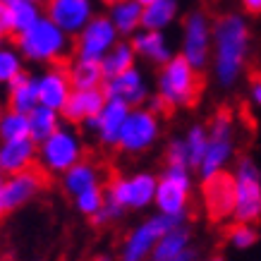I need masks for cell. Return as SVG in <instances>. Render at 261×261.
Returning <instances> with one entry per match:
<instances>
[{
  "instance_id": "cell-21",
  "label": "cell",
  "mask_w": 261,
  "mask_h": 261,
  "mask_svg": "<svg viewBox=\"0 0 261 261\" xmlns=\"http://www.w3.org/2000/svg\"><path fill=\"white\" fill-rule=\"evenodd\" d=\"M132 46H135L137 56L146 58L149 63L159 65V67H163L173 58L170 43H168L163 32H146V29H142V32H137L132 36Z\"/></svg>"
},
{
  "instance_id": "cell-39",
  "label": "cell",
  "mask_w": 261,
  "mask_h": 261,
  "mask_svg": "<svg viewBox=\"0 0 261 261\" xmlns=\"http://www.w3.org/2000/svg\"><path fill=\"white\" fill-rule=\"evenodd\" d=\"M249 96H252V103L261 108V77L252 82V89H249Z\"/></svg>"
},
{
  "instance_id": "cell-11",
  "label": "cell",
  "mask_w": 261,
  "mask_h": 261,
  "mask_svg": "<svg viewBox=\"0 0 261 261\" xmlns=\"http://www.w3.org/2000/svg\"><path fill=\"white\" fill-rule=\"evenodd\" d=\"M46 170L43 168H29L24 173L8 175L5 185L0 190V218L15 214L17 208H22L24 204H29L43 187H46Z\"/></svg>"
},
{
  "instance_id": "cell-35",
  "label": "cell",
  "mask_w": 261,
  "mask_h": 261,
  "mask_svg": "<svg viewBox=\"0 0 261 261\" xmlns=\"http://www.w3.org/2000/svg\"><path fill=\"white\" fill-rule=\"evenodd\" d=\"M168 166H180V168H190V156H187V146L185 139H173L170 146L166 151Z\"/></svg>"
},
{
  "instance_id": "cell-20",
  "label": "cell",
  "mask_w": 261,
  "mask_h": 261,
  "mask_svg": "<svg viewBox=\"0 0 261 261\" xmlns=\"http://www.w3.org/2000/svg\"><path fill=\"white\" fill-rule=\"evenodd\" d=\"M39 159V144L29 139H17V142L0 144V173L17 175L34 168V161Z\"/></svg>"
},
{
  "instance_id": "cell-8",
  "label": "cell",
  "mask_w": 261,
  "mask_h": 261,
  "mask_svg": "<svg viewBox=\"0 0 261 261\" xmlns=\"http://www.w3.org/2000/svg\"><path fill=\"white\" fill-rule=\"evenodd\" d=\"M194 70H204L214 56V27L204 12H190L182 24V53Z\"/></svg>"
},
{
  "instance_id": "cell-41",
  "label": "cell",
  "mask_w": 261,
  "mask_h": 261,
  "mask_svg": "<svg viewBox=\"0 0 261 261\" xmlns=\"http://www.w3.org/2000/svg\"><path fill=\"white\" fill-rule=\"evenodd\" d=\"M8 8H12V5H19V3H36V5H41L43 0H3Z\"/></svg>"
},
{
  "instance_id": "cell-33",
  "label": "cell",
  "mask_w": 261,
  "mask_h": 261,
  "mask_svg": "<svg viewBox=\"0 0 261 261\" xmlns=\"http://www.w3.org/2000/svg\"><path fill=\"white\" fill-rule=\"evenodd\" d=\"M103 204H106V190H103V187H91V190L82 192L80 197H74L77 211H80L82 216H89V218H94L103 208Z\"/></svg>"
},
{
  "instance_id": "cell-31",
  "label": "cell",
  "mask_w": 261,
  "mask_h": 261,
  "mask_svg": "<svg viewBox=\"0 0 261 261\" xmlns=\"http://www.w3.org/2000/svg\"><path fill=\"white\" fill-rule=\"evenodd\" d=\"M24 74V58L17 50V46H0V84H12V82Z\"/></svg>"
},
{
  "instance_id": "cell-25",
  "label": "cell",
  "mask_w": 261,
  "mask_h": 261,
  "mask_svg": "<svg viewBox=\"0 0 261 261\" xmlns=\"http://www.w3.org/2000/svg\"><path fill=\"white\" fill-rule=\"evenodd\" d=\"M67 70H70L72 89H103V84H106L103 67L96 60L74 58L72 63H67Z\"/></svg>"
},
{
  "instance_id": "cell-17",
  "label": "cell",
  "mask_w": 261,
  "mask_h": 261,
  "mask_svg": "<svg viewBox=\"0 0 261 261\" xmlns=\"http://www.w3.org/2000/svg\"><path fill=\"white\" fill-rule=\"evenodd\" d=\"M129 113H132V108H129L127 103L108 98L106 106H103V111L98 113L96 118L89 120V122H84V127L94 132L96 139H98L103 146H118L120 132H122Z\"/></svg>"
},
{
  "instance_id": "cell-15",
  "label": "cell",
  "mask_w": 261,
  "mask_h": 261,
  "mask_svg": "<svg viewBox=\"0 0 261 261\" xmlns=\"http://www.w3.org/2000/svg\"><path fill=\"white\" fill-rule=\"evenodd\" d=\"M46 17L70 36L77 34L94 19V3L91 0H46Z\"/></svg>"
},
{
  "instance_id": "cell-24",
  "label": "cell",
  "mask_w": 261,
  "mask_h": 261,
  "mask_svg": "<svg viewBox=\"0 0 261 261\" xmlns=\"http://www.w3.org/2000/svg\"><path fill=\"white\" fill-rule=\"evenodd\" d=\"M91 187H101V170L91 161H80L63 175V190L72 197H80Z\"/></svg>"
},
{
  "instance_id": "cell-38",
  "label": "cell",
  "mask_w": 261,
  "mask_h": 261,
  "mask_svg": "<svg viewBox=\"0 0 261 261\" xmlns=\"http://www.w3.org/2000/svg\"><path fill=\"white\" fill-rule=\"evenodd\" d=\"M149 111L156 113V115H163V113H168L170 108H168V103L163 101L161 96H153V98H151V103H149Z\"/></svg>"
},
{
  "instance_id": "cell-36",
  "label": "cell",
  "mask_w": 261,
  "mask_h": 261,
  "mask_svg": "<svg viewBox=\"0 0 261 261\" xmlns=\"http://www.w3.org/2000/svg\"><path fill=\"white\" fill-rule=\"evenodd\" d=\"M122 214H125V208H122V206H118L115 201H113V199L106 197V204H103V208L94 216V218H91V221H94V225H108V223L118 221Z\"/></svg>"
},
{
  "instance_id": "cell-23",
  "label": "cell",
  "mask_w": 261,
  "mask_h": 261,
  "mask_svg": "<svg viewBox=\"0 0 261 261\" xmlns=\"http://www.w3.org/2000/svg\"><path fill=\"white\" fill-rule=\"evenodd\" d=\"M108 19L118 29L120 36H135L137 32H142L144 5H139L137 0H120V3L111 5Z\"/></svg>"
},
{
  "instance_id": "cell-6",
  "label": "cell",
  "mask_w": 261,
  "mask_h": 261,
  "mask_svg": "<svg viewBox=\"0 0 261 261\" xmlns=\"http://www.w3.org/2000/svg\"><path fill=\"white\" fill-rule=\"evenodd\" d=\"M185 218L187 216H166L159 214L149 218L146 223L137 225L129 235H127L125 245H122V252H120V259L122 261H146L151 259V254L159 245V240L170 232L177 225H185Z\"/></svg>"
},
{
  "instance_id": "cell-13",
  "label": "cell",
  "mask_w": 261,
  "mask_h": 261,
  "mask_svg": "<svg viewBox=\"0 0 261 261\" xmlns=\"http://www.w3.org/2000/svg\"><path fill=\"white\" fill-rule=\"evenodd\" d=\"M161 137V120L149 108H132L122 132H120L118 149L125 153H142L151 149Z\"/></svg>"
},
{
  "instance_id": "cell-40",
  "label": "cell",
  "mask_w": 261,
  "mask_h": 261,
  "mask_svg": "<svg viewBox=\"0 0 261 261\" xmlns=\"http://www.w3.org/2000/svg\"><path fill=\"white\" fill-rule=\"evenodd\" d=\"M242 8L249 15H261V0H242Z\"/></svg>"
},
{
  "instance_id": "cell-22",
  "label": "cell",
  "mask_w": 261,
  "mask_h": 261,
  "mask_svg": "<svg viewBox=\"0 0 261 261\" xmlns=\"http://www.w3.org/2000/svg\"><path fill=\"white\" fill-rule=\"evenodd\" d=\"M41 106L39 103V89H36V77L32 74H19L12 84H8V108L10 111H17V113H29Z\"/></svg>"
},
{
  "instance_id": "cell-12",
  "label": "cell",
  "mask_w": 261,
  "mask_h": 261,
  "mask_svg": "<svg viewBox=\"0 0 261 261\" xmlns=\"http://www.w3.org/2000/svg\"><path fill=\"white\" fill-rule=\"evenodd\" d=\"M118 41H120V34H118V29L113 27L111 19H108V15H96L94 19L74 36V53H77V58L101 63L103 58L108 56V50H111Z\"/></svg>"
},
{
  "instance_id": "cell-37",
  "label": "cell",
  "mask_w": 261,
  "mask_h": 261,
  "mask_svg": "<svg viewBox=\"0 0 261 261\" xmlns=\"http://www.w3.org/2000/svg\"><path fill=\"white\" fill-rule=\"evenodd\" d=\"M12 34V17H10V8L0 0V39H5Z\"/></svg>"
},
{
  "instance_id": "cell-30",
  "label": "cell",
  "mask_w": 261,
  "mask_h": 261,
  "mask_svg": "<svg viewBox=\"0 0 261 261\" xmlns=\"http://www.w3.org/2000/svg\"><path fill=\"white\" fill-rule=\"evenodd\" d=\"M185 146H187V156H190V168L199 170L206 156V149H208V127L192 125L190 132L185 135Z\"/></svg>"
},
{
  "instance_id": "cell-19",
  "label": "cell",
  "mask_w": 261,
  "mask_h": 261,
  "mask_svg": "<svg viewBox=\"0 0 261 261\" xmlns=\"http://www.w3.org/2000/svg\"><path fill=\"white\" fill-rule=\"evenodd\" d=\"M106 101L108 98L103 94V89H74L60 115L70 125H84L103 111Z\"/></svg>"
},
{
  "instance_id": "cell-42",
  "label": "cell",
  "mask_w": 261,
  "mask_h": 261,
  "mask_svg": "<svg viewBox=\"0 0 261 261\" xmlns=\"http://www.w3.org/2000/svg\"><path fill=\"white\" fill-rule=\"evenodd\" d=\"M137 3H139V5H144V8H146V5H151V3H159V0H137Z\"/></svg>"
},
{
  "instance_id": "cell-44",
  "label": "cell",
  "mask_w": 261,
  "mask_h": 261,
  "mask_svg": "<svg viewBox=\"0 0 261 261\" xmlns=\"http://www.w3.org/2000/svg\"><path fill=\"white\" fill-rule=\"evenodd\" d=\"M101 3H106V5H115V3H120V0H101Z\"/></svg>"
},
{
  "instance_id": "cell-1",
  "label": "cell",
  "mask_w": 261,
  "mask_h": 261,
  "mask_svg": "<svg viewBox=\"0 0 261 261\" xmlns=\"http://www.w3.org/2000/svg\"><path fill=\"white\" fill-rule=\"evenodd\" d=\"M249 48H252V32H249V24L245 17L230 12V15L216 19L211 67H214V77L221 87L238 84L247 67Z\"/></svg>"
},
{
  "instance_id": "cell-5",
  "label": "cell",
  "mask_w": 261,
  "mask_h": 261,
  "mask_svg": "<svg viewBox=\"0 0 261 261\" xmlns=\"http://www.w3.org/2000/svg\"><path fill=\"white\" fill-rule=\"evenodd\" d=\"M235 221L256 223L261 218V170L249 156H242L235 166Z\"/></svg>"
},
{
  "instance_id": "cell-46",
  "label": "cell",
  "mask_w": 261,
  "mask_h": 261,
  "mask_svg": "<svg viewBox=\"0 0 261 261\" xmlns=\"http://www.w3.org/2000/svg\"><path fill=\"white\" fill-rule=\"evenodd\" d=\"M211 261H223V256H214V259H211Z\"/></svg>"
},
{
  "instance_id": "cell-29",
  "label": "cell",
  "mask_w": 261,
  "mask_h": 261,
  "mask_svg": "<svg viewBox=\"0 0 261 261\" xmlns=\"http://www.w3.org/2000/svg\"><path fill=\"white\" fill-rule=\"evenodd\" d=\"M29 115L17 111H5L0 115V142H17L29 139Z\"/></svg>"
},
{
  "instance_id": "cell-34",
  "label": "cell",
  "mask_w": 261,
  "mask_h": 261,
  "mask_svg": "<svg viewBox=\"0 0 261 261\" xmlns=\"http://www.w3.org/2000/svg\"><path fill=\"white\" fill-rule=\"evenodd\" d=\"M256 240H259V232L252 223H235V228L230 230V245L235 249H249L256 245Z\"/></svg>"
},
{
  "instance_id": "cell-18",
  "label": "cell",
  "mask_w": 261,
  "mask_h": 261,
  "mask_svg": "<svg viewBox=\"0 0 261 261\" xmlns=\"http://www.w3.org/2000/svg\"><path fill=\"white\" fill-rule=\"evenodd\" d=\"M103 94L106 98H113V101H122L127 103L129 108H139L144 101H146V82H144V74L137 67L122 72L113 80H106L103 84Z\"/></svg>"
},
{
  "instance_id": "cell-2",
  "label": "cell",
  "mask_w": 261,
  "mask_h": 261,
  "mask_svg": "<svg viewBox=\"0 0 261 261\" xmlns=\"http://www.w3.org/2000/svg\"><path fill=\"white\" fill-rule=\"evenodd\" d=\"M70 34H65L53 19L46 15L34 24L29 32L17 36V50L24 60L43 65H60L70 53Z\"/></svg>"
},
{
  "instance_id": "cell-9",
  "label": "cell",
  "mask_w": 261,
  "mask_h": 261,
  "mask_svg": "<svg viewBox=\"0 0 261 261\" xmlns=\"http://www.w3.org/2000/svg\"><path fill=\"white\" fill-rule=\"evenodd\" d=\"M190 190H192L190 168L168 166L163 170V175L159 177V190H156V201H153L159 206V214L187 216Z\"/></svg>"
},
{
  "instance_id": "cell-43",
  "label": "cell",
  "mask_w": 261,
  "mask_h": 261,
  "mask_svg": "<svg viewBox=\"0 0 261 261\" xmlns=\"http://www.w3.org/2000/svg\"><path fill=\"white\" fill-rule=\"evenodd\" d=\"M94 261H113V259H111V256H96Z\"/></svg>"
},
{
  "instance_id": "cell-10",
  "label": "cell",
  "mask_w": 261,
  "mask_h": 261,
  "mask_svg": "<svg viewBox=\"0 0 261 261\" xmlns=\"http://www.w3.org/2000/svg\"><path fill=\"white\" fill-rule=\"evenodd\" d=\"M159 177L151 173H137L132 177H113L106 187V197L122 208H146L156 201Z\"/></svg>"
},
{
  "instance_id": "cell-47",
  "label": "cell",
  "mask_w": 261,
  "mask_h": 261,
  "mask_svg": "<svg viewBox=\"0 0 261 261\" xmlns=\"http://www.w3.org/2000/svg\"><path fill=\"white\" fill-rule=\"evenodd\" d=\"M0 115H3V113H0Z\"/></svg>"
},
{
  "instance_id": "cell-7",
  "label": "cell",
  "mask_w": 261,
  "mask_h": 261,
  "mask_svg": "<svg viewBox=\"0 0 261 261\" xmlns=\"http://www.w3.org/2000/svg\"><path fill=\"white\" fill-rule=\"evenodd\" d=\"M232 153H235V122L230 118V113L221 111L211 120V127H208V149L199 166L201 180L216 173H223L232 159Z\"/></svg>"
},
{
  "instance_id": "cell-3",
  "label": "cell",
  "mask_w": 261,
  "mask_h": 261,
  "mask_svg": "<svg viewBox=\"0 0 261 261\" xmlns=\"http://www.w3.org/2000/svg\"><path fill=\"white\" fill-rule=\"evenodd\" d=\"M159 96L168 103V108H192L199 101L204 82L182 56H173L159 72Z\"/></svg>"
},
{
  "instance_id": "cell-28",
  "label": "cell",
  "mask_w": 261,
  "mask_h": 261,
  "mask_svg": "<svg viewBox=\"0 0 261 261\" xmlns=\"http://www.w3.org/2000/svg\"><path fill=\"white\" fill-rule=\"evenodd\" d=\"M60 113L53 111V108H46V106H36L32 113H29V135L36 144L46 142L50 135H56L60 129Z\"/></svg>"
},
{
  "instance_id": "cell-14",
  "label": "cell",
  "mask_w": 261,
  "mask_h": 261,
  "mask_svg": "<svg viewBox=\"0 0 261 261\" xmlns=\"http://www.w3.org/2000/svg\"><path fill=\"white\" fill-rule=\"evenodd\" d=\"M204 194L206 214L211 216V221H225L230 216H235V175L223 170L211 177H206L201 185Z\"/></svg>"
},
{
  "instance_id": "cell-26",
  "label": "cell",
  "mask_w": 261,
  "mask_h": 261,
  "mask_svg": "<svg viewBox=\"0 0 261 261\" xmlns=\"http://www.w3.org/2000/svg\"><path fill=\"white\" fill-rule=\"evenodd\" d=\"M137 58L139 56H137L132 41H118V43L108 50V56L101 60V67H103L106 80H113V77H118V74H122V72L132 70Z\"/></svg>"
},
{
  "instance_id": "cell-32",
  "label": "cell",
  "mask_w": 261,
  "mask_h": 261,
  "mask_svg": "<svg viewBox=\"0 0 261 261\" xmlns=\"http://www.w3.org/2000/svg\"><path fill=\"white\" fill-rule=\"evenodd\" d=\"M10 17H12V34L19 36V34L29 32L34 24L43 17V10L36 3H19V5H12L10 8Z\"/></svg>"
},
{
  "instance_id": "cell-4",
  "label": "cell",
  "mask_w": 261,
  "mask_h": 261,
  "mask_svg": "<svg viewBox=\"0 0 261 261\" xmlns=\"http://www.w3.org/2000/svg\"><path fill=\"white\" fill-rule=\"evenodd\" d=\"M41 168L50 175H65L72 166L84 161V144L72 127H60L56 135L39 144Z\"/></svg>"
},
{
  "instance_id": "cell-45",
  "label": "cell",
  "mask_w": 261,
  "mask_h": 261,
  "mask_svg": "<svg viewBox=\"0 0 261 261\" xmlns=\"http://www.w3.org/2000/svg\"><path fill=\"white\" fill-rule=\"evenodd\" d=\"M3 185H5V177H3V173H0V190H3Z\"/></svg>"
},
{
  "instance_id": "cell-27",
  "label": "cell",
  "mask_w": 261,
  "mask_h": 261,
  "mask_svg": "<svg viewBox=\"0 0 261 261\" xmlns=\"http://www.w3.org/2000/svg\"><path fill=\"white\" fill-rule=\"evenodd\" d=\"M177 0H159V3H151L144 8V19H142V29L146 32H166L168 27L177 19Z\"/></svg>"
},
{
  "instance_id": "cell-16",
  "label": "cell",
  "mask_w": 261,
  "mask_h": 261,
  "mask_svg": "<svg viewBox=\"0 0 261 261\" xmlns=\"http://www.w3.org/2000/svg\"><path fill=\"white\" fill-rule=\"evenodd\" d=\"M36 89H39V103L46 108L63 113L65 103L72 96V82H70V70L67 65H50L48 70H43L36 77Z\"/></svg>"
}]
</instances>
